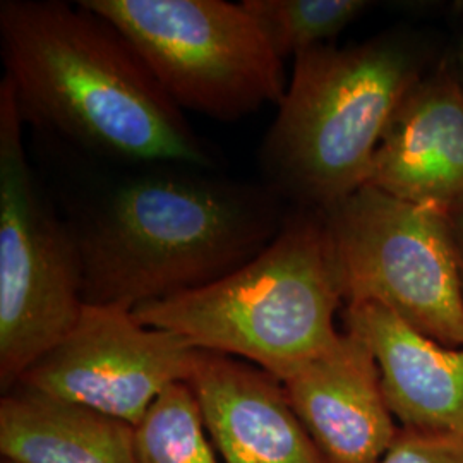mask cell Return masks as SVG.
Returning a JSON list of instances; mask_svg holds the SVG:
<instances>
[{"mask_svg":"<svg viewBox=\"0 0 463 463\" xmlns=\"http://www.w3.org/2000/svg\"><path fill=\"white\" fill-rule=\"evenodd\" d=\"M453 71H455V76L458 80V83L462 86L463 90V34L458 42V47H457V53H455V64H453Z\"/></svg>","mask_w":463,"mask_h":463,"instance_id":"18","label":"cell"},{"mask_svg":"<svg viewBox=\"0 0 463 463\" xmlns=\"http://www.w3.org/2000/svg\"><path fill=\"white\" fill-rule=\"evenodd\" d=\"M131 43L184 114L233 122L279 105L283 61L242 4L225 0H81Z\"/></svg>","mask_w":463,"mask_h":463,"instance_id":"6","label":"cell"},{"mask_svg":"<svg viewBox=\"0 0 463 463\" xmlns=\"http://www.w3.org/2000/svg\"><path fill=\"white\" fill-rule=\"evenodd\" d=\"M189 384L223 463H326L281 381L263 369L199 350Z\"/></svg>","mask_w":463,"mask_h":463,"instance_id":"11","label":"cell"},{"mask_svg":"<svg viewBox=\"0 0 463 463\" xmlns=\"http://www.w3.org/2000/svg\"><path fill=\"white\" fill-rule=\"evenodd\" d=\"M294 61L260 149L263 184L298 210L323 213L367 184L383 134L422 78L420 64L397 34Z\"/></svg>","mask_w":463,"mask_h":463,"instance_id":"3","label":"cell"},{"mask_svg":"<svg viewBox=\"0 0 463 463\" xmlns=\"http://www.w3.org/2000/svg\"><path fill=\"white\" fill-rule=\"evenodd\" d=\"M380 463H463V438L400 428Z\"/></svg>","mask_w":463,"mask_h":463,"instance_id":"16","label":"cell"},{"mask_svg":"<svg viewBox=\"0 0 463 463\" xmlns=\"http://www.w3.org/2000/svg\"><path fill=\"white\" fill-rule=\"evenodd\" d=\"M266 184L187 165L117 184L72 227L84 300L137 309L225 279L261 254L285 223Z\"/></svg>","mask_w":463,"mask_h":463,"instance_id":"2","label":"cell"},{"mask_svg":"<svg viewBox=\"0 0 463 463\" xmlns=\"http://www.w3.org/2000/svg\"><path fill=\"white\" fill-rule=\"evenodd\" d=\"M198 355L131 309L86 304L66 338L17 384L136 426L166 388L189 383Z\"/></svg>","mask_w":463,"mask_h":463,"instance_id":"8","label":"cell"},{"mask_svg":"<svg viewBox=\"0 0 463 463\" xmlns=\"http://www.w3.org/2000/svg\"><path fill=\"white\" fill-rule=\"evenodd\" d=\"M0 453L11 463H139L134 426L23 384L0 400Z\"/></svg>","mask_w":463,"mask_h":463,"instance_id":"13","label":"cell"},{"mask_svg":"<svg viewBox=\"0 0 463 463\" xmlns=\"http://www.w3.org/2000/svg\"><path fill=\"white\" fill-rule=\"evenodd\" d=\"M139 463H220L198 398L189 383H175L134 426Z\"/></svg>","mask_w":463,"mask_h":463,"instance_id":"15","label":"cell"},{"mask_svg":"<svg viewBox=\"0 0 463 463\" xmlns=\"http://www.w3.org/2000/svg\"><path fill=\"white\" fill-rule=\"evenodd\" d=\"M241 4L281 61L331 45L333 38L373 5L365 0H244Z\"/></svg>","mask_w":463,"mask_h":463,"instance_id":"14","label":"cell"},{"mask_svg":"<svg viewBox=\"0 0 463 463\" xmlns=\"http://www.w3.org/2000/svg\"><path fill=\"white\" fill-rule=\"evenodd\" d=\"M365 185L445 212L463 198V90L453 67H439L407 93Z\"/></svg>","mask_w":463,"mask_h":463,"instance_id":"10","label":"cell"},{"mask_svg":"<svg viewBox=\"0 0 463 463\" xmlns=\"http://www.w3.org/2000/svg\"><path fill=\"white\" fill-rule=\"evenodd\" d=\"M342 319L371 348L400 428L463 438V347L430 340L376 302L347 304Z\"/></svg>","mask_w":463,"mask_h":463,"instance_id":"12","label":"cell"},{"mask_svg":"<svg viewBox=\"0 0 463 463\" xmlns=\"http://www.w3.org/2000/svg\"><path fill=\"white\" fill-rule=\"evenodd\" d=\"M445 216H447L448 233L453 248V256L457 261L463 296V198L458 199L455 204H451L445 212Z\"/></svg>","mask_w":463,"mask_h":463,"instance_id":"17","label":"cell"},{"mask_svg":"<svg viewBox=\"0 0 463 463\" xmlns=\"http://www.w3.org/2000/svg\"><path fill=\"white\" fill-rule=\"evenodd\" d=\"M344 288L321 212L298 210L268 248L225 279L134 309L153 328L287 380L333 347Z\"/></svg>","mask_w":463,"mask_h":463,"instance_id":"4","label":"cell"},{"mask_svg":"<svg viewBox=\"0 0 463 463\" xmlns=\"http://www.w3.org/2000/svg\"><path fill=\"white\" fill-rule=\"evenodd\" d=\"M16 99L0 83V386L13 390L83 313V265L72 227L42 194Z\"/></svg>","mask_w":463,"mask_h":463,"instance_id":"5","label":"cell"},{"mask_svg":"<svg viewBox=\"0 0 463 463\" xmlns=\"http://www.w3.org/2000/svg\"><path fill=\"white\" fill-rule=\"evenodd\" d=\"M344 306L376 302L445 347H463V296L445 210L373 185L323 212Z\"/></svg>","mask_w":463,"mask_h":463,"instance_id":"7","label":"cell"},{"mask_svg":"<svg viewBox=\"0 0 463 463\" xmlns=\"http://www.w3.org/2000/svg\"><path fill=\"white\" fill-rule=\"evenodd\" d=\"M4 463H11V462H4Z\"/></svg>","mask_w":463,"mask_h":463,"instance_id":"19","label":"cell"},{"mask_svg":"<svg viewBox=\"0 0 463 463\" xmlns=\"http://www.w3.org/2000/svg\"><path fill=\"white\" fill-rule=\"evenodd\" d=\"M0 52L24 124L118 162L213 170L131 43L81 2L2 0Z\"/></svg>","mask_w":463,"mask_h":463,"instance_id":"1","label":"cell"},{"mask_svg":"<svg viewBox=\"0 0 463 463\" xmlns=\"http://www.w3.org/2000/svg\"><path fill=\"white\" fill-rule=\"evenodd\" d=\"M298 420L326 463H380L400 424L364 342L342 331L325 354L281 381Z\"/></svg>","mask_w":463,"mask_h":463,"instance_id":"9","label":"cell"}]
</instances>
